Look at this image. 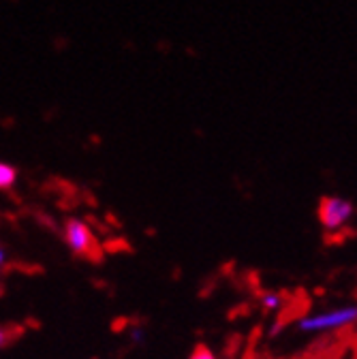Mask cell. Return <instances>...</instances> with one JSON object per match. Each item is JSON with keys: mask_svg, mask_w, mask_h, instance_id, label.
<instances>
[{"mask_svg": "<svg viewBox=\"0 0 357 359\" xmlns=\"http://www.w3.org/2000/svg\"><path fill=\"white\" fill-rule=\"evenodd\" d=\"M357 323V306H342L325 312L306 314L297 321V330L302 334H325V332H338L344 327H351Z\"/></svg>", "mask_w": 357, "mask_h": 359, "instance_id": "1", "label": "cell"}, {"mask_svg": "<svg viewBox=\"0 0 357 359\" xmlns=\"http://www.w3.org/2000/svg\"><path fill=\"white\" fill-rule=\"evenodd\" d=\"M62 238L69 246V250L75 257L81 259H90V261H99L101 257V248L97 244V238L93 233V229L79 218H67L62 224Z\"/></svg>", "mask_w": 357, "mask_h": 359, "instance_id": "2", "label": "cell"}, {"mask_svg": "<svg viewBox=\"0 0 357 359\" xmlns=\"http://www.w3.org/2000/svg\"><path fill=\"white\" fill-rule=\"evenodd\" d=\"M317 216H319L321 227L328 233H338L353 220L355 205H353L351 199H344V197H338V195H328V197H321Z\"/></svg>", "mask_w": 357, "mask_h": 359, "instance_id": "3", "label": "cell"}, {"mask_svg": "<svg viewBox=\"0 0 357 359\" xmlns=\"http://www.w3.org/2000/svg\"><path fill=\"white\" fill-rule=\"evenodd\" d=\"M18 177H20V173H18V169L13 165L0 163V191H7V189L15 187Z\"/></svg>", "mask_w": 357, "mask_h": 359, "instance_id": "4", "label": "cell"}, {"mask_svg": "<svg viewBox=\"0 0 357 359\" xmlns=\"http://www.w3.org/2000/svg\"><path fill=\"white\" fill-rule=\"evenodd\" d=\"M20 336V330L15 325H0V351L13 344Z\"/></svg>", "mask_w": 357, "mask_h": 359, "instance_id": "5", "label": "cell"}, {"mask_svg": "<svg viewBox=\"0 0 357 359\" xmlns=\"http://www.w3.org/2000/svg\"><path fill=\"white\" fill-rule=\"evenodd\" d=\"M283 295L281 293H263L261 295V306L265 308V310H278L281 306H283Z\"/></svg>", "mask_w": 357, "mask_h": 359, "instance_id": "6", "label": "cell"}, {"mask_svg": "<svg viewBox=\"0 0 357 359\" xmlns=\"http://www.w3.org/2000/svg\"><path fill=\"white\" fill-rule=\"evenodd\" d=\"M189 359H216V355H214L208 346L199 344V346H195V351L191 353V357H189Z\"/></svg>", "mask_w": 357, "mask_h": 359, "instance_id": "7", "label": "cell"}, {"mask_svg": "<svg viewBox=\"0 0 357 359\" xmlns=\"http://www.w3.org/2000/svg\"><path fill=\"white\" fill-rule=\"evenodd\" d=\"M7 259H9V255H7V250L0 246V267H5L7 265Z\"/></svg>", "mask_w": 357, "mask_h": 359, "instance_id": "8", "label": "cell"}]
</instances>
